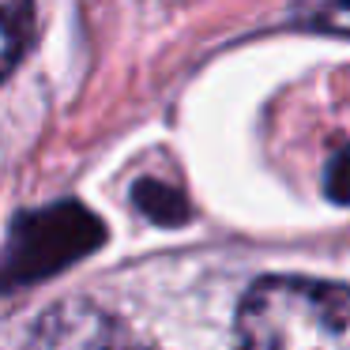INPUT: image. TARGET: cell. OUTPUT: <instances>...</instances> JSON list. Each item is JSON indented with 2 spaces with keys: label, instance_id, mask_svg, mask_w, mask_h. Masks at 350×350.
Returning <instances> with one entry per match:
<instances>
[{
  "label": "cell",
  "instance_id": "5",
  "mask_svg": "<svg viewBox=\"0 0 350 350\" xmlns=\"http://www.w3.org/2000/svg\"><path fill=\"white\" fill-rule=\"evenodd\" d=\"M324 189L335 204H350V147H342L339 154H332L324 174Z\"/></svg>",
  "mask_w": 350,
  "mask_h": 350
},
{
  "label": "cell",
  "instance_id": "3",
  "mask_svg": "<svg viewBox=\"0 0 350 350\" xmlns=\"http://www.w3.org/2000/svg\"><path fill=\"white\" fill-rule=\"evenodd\" d=\"M34 350H129V339L113 317L79 301L42 317L34 332Z\"/></svg>",
  "mask_w": 350,
  "mask_h": 350
},
{
  "label": "cell",
  "instance_id": "4",
  "mask_svg": "<svg viewBox=\"0 0 350 350\" xmlns=\"http://www.w3.org/2000/svg\"><path fill=\"white\" fill-rule=\"evenodd\" d=\"M31 38V0H0V79L19 64Z\"/></svg>",
  "mask_w": 350,
  "mask_h": 350
},
{
  "label": "cell",
  "instance_id": "1",
  "mask_svg": "<svg viewBox=\"0 0 350 350\" xmlns=\"http://www.w3.org/2000/svg\"><path fill=\"white\" fill-rule=\"evenodd\" d=\"M237 350H350V286L309 275H267L245 290Z\"/></svg>",
  "mask_w": 350,
  "mask_h": 350
},
{
  "label": "cell",
  "instance_id": "6",
  "mask_svg": "<svg viewBox=\"0 0 350 350\" xmlns=\"http://www.w3.org/2000/svg\"><path fill=\"white\" fill-rule=\"evenodd\" d=\"M320 23L335 34H350V0H332V4L320 12Z\"/></svg>",
  "mask_w": 350,
  "mask_h": 350
},
{
  "label": "cell",
  "instance_id": "2",
  "mask_svg": "<svg viewBox=\"0 0 350 350\" xmlns=\"http://www.w3.org/2000/svg\"><path fill=\"white\" fill-rule=\"evenodd\" d=\"M106 237L102 222L83 204H57L16 219L0 252V290L31 286L94 252Z\"/></svg>",
  "mask_w": 350,
  "mask_h": 350
}]
</instances>
